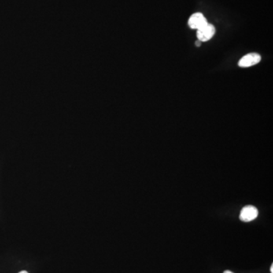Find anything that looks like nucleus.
Segmentation results:
<instances>
[{"instance_id":"f257e3e1","label":"nucleus","mask_w":273,"mask_h":273,"mask_svg":"<svg viewBox=\"0 0 273 273\" xmlns=\"http://www.w3.org/2000/svg\"><path fill=\"white\" fill-rule=\"evenodd\" d=\"M215 34V28L212 24L207 23L201 28L197 30V37L200 42H207L213 38Z\"/></svg>"},{"instance_id":"f03ea898","label":"nucleus","mask_w":273,"mask_h":273,"mask_svg":"<svg viewBox=\"0 0 273 273\" xmlns=\"http://www.w3.org/2000/svg\"><path fill=\"white\" fill-rule=\"evenodd\" d=\"M261 61V56L258 53H249L240 60L238 65L241 68H248L258 64Z\"/></svg>"},{"instance_id":"7ed1b4c3","label":"nucleus","mask_w":273,"mask_h":273,"mask_svg":"<svg viewBox=\"0 0 273 273\" xmlns=\"http://www.w3.org/2000/svg\"><path fill=\"white\" fill-rule=\"evenodd\" d=\"M258 216V210L253 206H247L241 210L240 219L243 222H248L254 220Z\"/></svg>"},{"instance_id":"20e7f679","label":"nucleus","mask_w":273,"mask_h":273,"mask_svg":"<svg viewBox=\"0 0 273 273\" xmlns=\"http://www.w3.org/2000/svg\"><path fill=\"white\" fill-rule=\"evenodd\" d=\"M207 20L202 13H194L189 20V25L192 29L198 30L207 24Z\"/></svg>"},{"instance_id":"39448f33","label":"nucleus","mask_w":273,"mask_h":273,"mask_svg":"<svg viewBox=\"0 0 273 273\" xmlns=\"http://www.w3.org/2000/svg\"><path fill=\"white\" fill-rule=\"evenodd\" d=\"M201 42H200V41H197V42H195L196 46H200V44H201Z\"/></svg>"},{"instance_id":"423d86ee","label":"nucleus","mask_w":273,"mask_h":273,"mask_svg":"<svg viewBox=\"0 0 273 273\" xmlns=\"http://www.w3.org/2000/svg\"><path fill=\"white\" fill-rule=\"evenodd\" d=\"M270 271H271V273H273V266L272 265L271 268H270Z\"/></svg>"},{"instance_id":"0eeeda50","label":"nucleus","mask_w":273,"mask_h":273,"mask_svg":"<svg viewBox=\"0 0 273 273\" xmlns=\"http://www.w3.org/2000/svg\"><path fill=\"white\" fill-rule=\"evenodd\" d=\"M27 273V271H21V272H20V273Z\"/></svg>"},{"instance_id":"6e6552de","label":"nucleus","mask_w":273,"mask_h":273,"mask_svg":"<svg viewBox=\"0 0 273 273\" xmlns=\"http://www.w3.org/2000/svg\"><path fill=\"white\" fill-rule=\"evenodd\" d=\"M224 273H231V271H226V272H225Z\"/></svg>"}]
</instances>
